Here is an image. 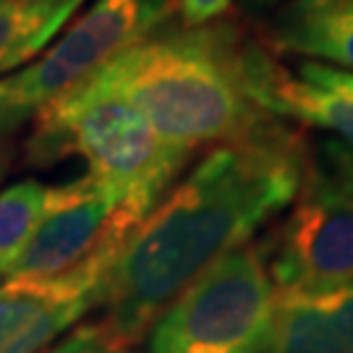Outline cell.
I'll return each mask as SVG.
<instances>
[{"mask_svg": "<svg viewBox=\"0 0 353 353\" xmlns=\"http://www.w3.org/2000/svg\"><path fill=\"white\" fill-rule=\"evenodd\" d=\"M168 0H94L29 63L0 79V141L87 81L105 61L152 34Z\"/></svg>", "mask_w": 353, "mask_h": 353, "instance_id": "5b68a950", "label": "cell"}, {"mask_svg": "<svg viewBox=\"0 0 353 353\" xmlns=\"http://www.w3.org/2000/svg\"><path fill=\"white\" fill-rule=\"evenodd\" d=\"M42 353H131L126 345L113 341L100 322L76 325L63 332L55 343H50Z\"/></svg>", "mask_w": 353, "mask_h": 353, "instance_id": "5bb4252c", "label": "cell"}, {"mask_svg": "<svg viewBox=\"0 0 353 353\" xmlns=\"http://www.w3.org/2000/svg\"><path fill=\"white\" fill-rule=\"evenodd\" d=\"M249 81L254 100L267 115L332 131L353 150V74L312 61L290 71L262 37H254Z\"/></svg>", "mask_w": 353, "mask_h": 353, "instance_id": "9c48e42d", "label": "cell"}, {"mask_svg": "<svg viewBox=\"0 0 353 353\" xmlns=\"http://www.w3.org/2000/svg\"><path fill=\"white\" fill-rule=\"evenodd\" d=\"M48 186L34 178L16 181L0 191V280L24 252L45 212Z\"/></svg>", "mask_w": 353, "mask_h": 353, "instance_id": "4fadbf2b", "label": "cell"}, {"mask_svg": "<svg viewBox=\"0 0 353 353\" xmlns=\"http://www.w3.org/2000/svg\"><path fill=\"white\" fill-rule=\"evenodd\" d=\"M306 163L303 137L278 121L210 152L118 252L102 285V330L126 348L147 335L191 280L296 199Z\"/></svg>", "mask_w": 353, "mask_h": 353, "instance_id": "6da1fadb", "label": "cell"}, {"mask_svg": "<svg viewBox=\"0 0 353 353\" xmlns=\"http://www.w3.org/2000/svg\"><path fill=\"white\" fill-rule=\"evenodd\" d=\"M278 233L265 241L275 290L353 283V186L309 157L301 189Z\"/></svg>", "mask_w": 353, "mask_h": 353, "instance_id": "8992f818", "label": "cell"}, {"mask_svg": "<svg viewBox=\"0 0 353 353\" xmlns=\"http://www.w3.org/2000/svg\"><path fill=\"white\" fill-rule=\"evenodd\" d=\"M34 121L26 163L45 168L71 154L84 157L87 173L134 225L157 207L191 157L128 102L84 87L71 89Z\"/></svg>", "mask_w": 353, "mask_h": 353, "instance_id": "3957f363", "label": "cell"}, {"mask_svg": "<svg viewBox=\"0 0 353 353\" xmlns=\"http://www.w3.org/2000/svg\"><path fill=\"white\" fill-rule=\"evenodd\" d=\"M259 3H278V0H259Z\"/></svg>", "mask_w": 353, "mask_h": 353, "instance_id": "ac0fdd59", "label": "cell"}, {"mask_svg": "<svg viewBox=\"0 0 353 353\" xmlns=\"http://www.w3.org/2000/svg\"><path fill=\"white\" fill-rule=\"evenodd\" d=\"M11 163H13V147L6 144V141H0V181L11 170Z\"/></svg>", "mask_w": 353, "mask_h": 353, "instance_id": "e0dca14e", "label": "cell"}, {"mask_svg": "<svg viewBox=\"0 0 353 353\" xmlns=\"http://www.w3.org/2000/svg\"><path fill=\"white\" fill-rule=\"evenodd\" d=\"M265 243H243L191 280L150 325L147 353H262L275 312Z\"/></svg>", "mask_w": 353, "mask_h": 353, "instance_id": "277c9868", "label": "cell"}, {"mask_svg": "<svg viewBox=\"0 0 353 353\" xmlns=\"http://www.w3.org/2000/svg\"><path fill=\"white\" fill-rule=\"evenodd\" d=\"M134 228V223L118 214L97 181L84 173L48 189L45 212L6 278L63 275L92 256L105 241L128 239Z\"/></svg>", "mask_w": 353, "mask_h": 353, "instance_id": "ba28073f", "label": "cell"}, {"mask_svg": "<svg viewBox=\"0 0 353 353\" xmlns=\"http://www.w3.org/2000/svg\"><path fill=\"white\" fill-rule=\"evenodd\" d=\"M316 163H322L330 173L345 181L348 186H353V150H348L341 141H325L319 150H316Z\"/></svg>", "mask_w": 353, "mask_h": 353, "instance_id": "2e32d148", "label": "cell"}, {"mask_svg": "<svg viewBox=\"0 0 353 353\" xmlns=\"http://www.w3.org/2000/svg\"><path fill=\"white\" fill-rule=\"evenodd\" d=\"M262 353H353V283L278 290Z\"/></svg>", "mask_w": 353, "mask_h": 353, "instance_id": "30bf717a", "label": "cell"}, {"mask_svg": "<svg viewBox=\"0 0 353 353\" xmlns=\"http://www.w3.org/2000/svg\"><path fill=\"white\" fill-rule=\"evenodd\" d=\"M123 243L126 239L105 241L63 275L0 280V353H42L100 306L105 278Z\"/></svg>", "mask_w": 353, "mask_h": 353, "instance_id": "52a82bcc", "label": "cell"}, {"mask_svg": "<svg viewBox=\"0 0 353 353\" xmlns=\"http://www.w3.org/2000/svg\"><path fill=\"white\" fill-rule=\"evenodd\" d=\"M270 50L327 61L353 74V0H290L262 32Z\"/></svg>", "mask_w": 353, "mask_h": 353, "instance_id": "8fae6325", "label": "cell"}, {"mask_svg": "<svg viewBox=\"0 0 353 353\" xmlns=\"http://www.w3.org/2000/svg\"><path fill=\"white\" fill-rule=\"evenodd\" d=\"M254 37L233 21L147 34L121 50L79 87L137 108L160 137L194 152L233 144L270 126L252 94Z\"/></svg>", "mask_w": 353, "mask_h": 353, "instance_id": "7a4b0ae2", "label": "cell"}, {"mask_svg": "<svg viewBox=\"0 0 353 353\" xmlns=\"http://www.w3.org/2000/svg\"><path fill=\"white\" fill-rule=\"evenodd\" d=\"M87 0H0V79L29 63Z\"/></svg>", "mask_w": 353, "mask_h": 353, "instance_id": "7c38bea8", "label": "cell"}, {"mask_svg": "<svg viewBox=\"0 0 353 353\" xmlns=\"http://www.w3.org/2000/svg\"><path fill=\"white\" fill-rule=\"evenodd\" d=\"M233 0H168V16H176L178 29H199L220 21Z\"/></svg>", "mask_w": 353, "mask_h": 353, "instance_id": "9a60e30c", "label": "cell"}]
</instances>
